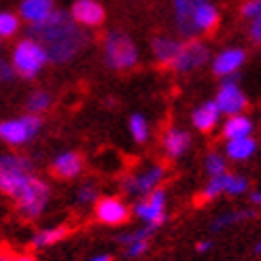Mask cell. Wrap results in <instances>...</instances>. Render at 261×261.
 Instances as JSON below:
<instances>
[{"mask_svg":"<svg viewBox=\"0 0 261 261\" xmlns=\"http://www.w3.org/2000/svg\"><path fill=\"white\" fill-rule=\"evenodd\" d=\"M49 60L47 49L34 41V38H23L15 45L13 49V56H11V64L15 72L23 79H34V76L43 70V66Z\"/></svg>","mask_w":261,"mask_h":261,"instance_id":"3957f363","label":"cell"},{"mask_svg":"<svg viewBox=\"0 0 261 261\" xmlns=\"http://www.w3.org/2000/svg\"><path fill=\"white\" fill-rule=\"evenodd\" d=\"M208 58H211V51H208V47L202 41H195V38H191V41L182 43L176 60L172 62V68L176 72L198 70V68H202L204 64L208 62Z\"/></svg>","mask_w":261,"mask_h":261,"instance_id":"30bf717a","label":"cell"},{"mask_svg":"<svg viewBox=\"0 0 261 261\" xmlns=\"http://www.w3.org/2000/svg\"><path fill=\"white\" fill-rule=\"evenodd\" d=\"M164 176H166V168L162 164H155V166H149V168H145V170L123 178L121 187L129 195L145 198V195H149L151 191L160 189V182L164 180Z\"/></svg>","mask_w":261,"mask_h":261,"instance_id":"52a82bcc","label":"cell"},{"mask_svg":"<svg viewBox=\"0 0 261 261\" xmlns=\"http://www.w3.org/2000/svg\"><path fill=\"white\" fill-rule=\"evenodd\" d=\"M206 174L208 178H213V176H221V174H225L227 172V162L225 158L221 153H208V158H206Z\"/></svg>","mask_w":261,"mask_h":261,"instance_id":"d4e9b609","label":"cell"},{"mask_svg":"<svg viewBox=\"0 0 261 261\" xmlns=\"http://www.w3.org/2000/svg\"><path fill=\"white\" fill-rule=\"evenodd\" d=\"M255 251H257V253H261V242L257 244V249H255Z\"/></svg>","mask_w":261,"mask_h":261,"instance_id":"60d3db41","label":"cell"},{"mask_svg":"<svg viewBox=\"0 0 261 261\" xmlns=\"http://www.w3.org/2000/svg\"><path fill=\"white\" fill-rule=\"evenodd\" d=\"M134 215L155 229L162 227L166 223V191L160 187L145 198H138V202L134 204Z\"/></svg>","mask_w":261,"mask_h":261,"instance_id":"ba28073f","label":"cell"},{"mask_svg":"<svg viewBox=\"0 0 261 261\" xmlns=\"http://www.w3.org/2000/svg\"><path fill=\"white\" fill-rule=\"evenodd\" d=\"M255 151H257V142L253 140V136L233 138V140H227L225 145V155L233 162H246L249 158H253Z\"/></svg>","mask_w":261,"mask_h":261,"instance_id":"7402d4cb","label":"cell"},{"mask_svg":"<svg viewBox=\"0 0 261 261\" xmlns=\"http://www.w3.org/2000/svg\"><path fill=\"white\" fill-rule=\"evenodd\" d=\"M221 193H225L223 174H221V176H213L211 180L206 182V187H204V191H202V195H204L206 200H215V198H219Z\"/></svg>","mask_w":261,"mask_h":261,"instance_id":"4dcf8cb0","label":"cell"},{"mask_svg":"<svg viewBox=\"0 0 261 261\" xmlns=\"http://www.w3.org/2000/svg\"><path fill=\"white\" fill-rule=\"evenodd\" d=\"M19 30V17L13 15V13H0V36L3 38H11L15 36Z\"/></svg>","mask_w":261,"mask_h":261,"instance_id":"83f0119b","label":"cell"},{"mask_svg":"<svg viewBox=\"0 0 261 261\" xmlns=\"http://www.w3.org/2000/svg\"><path fill=\"white\" fill-rule=\"evenodd\" d=\"M257 21H259V23H261V15H259V17H257Z\"/></svg>","mask_w":261,"mask_h":261,"instance_id":"b9f144b4","label":"cell"},{"mask_svg":"<svg viewBox=\"0 0 261 261\" xmlns=\"http://www.w3.org/2000/svg\"><path fill=\"white\" fill-rule=\"evenodd\" d=\"M70 17L85 28H96L104 21V9L96 0H76L70 9Z\"/></svg>","mask_w":261,"mask_h":261,"instance_id":"4fadbf2b","label":"cell"},{"mask_svg":"<svg viewBox=\"0 0 261 261\" xmlns=\"http://www.w3.org/2000/svg\"><path fill=\"white\" fill-rule=\"evenodd\" d=\"M251 202H253V204H261V191L251 193Z\"/></svg>","mask_w":261,"mask_h":261,"instance_id":"ab89813d","label":"cell"},{"mask_svg":"<svg viewBox=\"0 0 261 261\" xmlns=\"http://www.w3.org/2000/svg\"><path fill=\"white\" fill-rule=\"evenodd\" d=\"M127 127H129V134H132V138L136 142H147V138H149V123H147V119L140 113L129 117Z\"/></svg>","mask_w":261,"mask_h":261,"instance_id":"cb8c5ba5","label":"cell"},{"mask_svg":"<svg viewBox=\"0 0 261 261\" xmlns=\"http://www.w3.org/2000/svg\"><path fill=\"white\" fill-rule=\"evenodd\" d=\"M96 217L104 225H121L129 217V208L119 198H100L96 202Z\"/></svg>","mask_w":261,"mask_h":261,"instance_id":"8fae6325","label":"cell"},{"mask_svg":"<svg viewBox=\"0 0 261 261\" xmlns=\"http://www.w3.org/2000/svg\"><path fill=\"white\" fill-rule=\"evenodd\" d=\"M104 62L113 70H129L138 64V49L123 32H109L104 38Z\"/></svg>","mask_w":261,"mask_h":261,"instance_id":"277c9868","label":"cell"},{"mask_svg":"<svg viewBox=\"0 0 261 261\" xmlns=\"http://www.w3.org/2000/svg\"><path fill=\"white\" fill-rule=\"evenodd\" d=\"M236 81H238V74L225 76L223 83H221V87H219V91H217V98H215L221 113L227 115V117L242 113L244 107H246V94L240 89V85Z\"/></svg>","mask_w":261,"mask_h":261,"instance_id":"9c48e42d","label":"cell"},{"mask_svg":"<svg viewBox=\"0 0 261 261\" xmlns=\"http://www.w3.org/2000/svg\"><path fill=\"white\" fill-rule=\"evenodd\" d=\"M189 145H191V136L185 129H178V127H170L162 138V147L170 160H178L180 155H185Z\"/></svg>","mask_w":261,"mask_h":261,"instance_id":"ac0fdd59","label":"cell"},{"mask_svg":"<svg viewBox=\"0 0 261 261\" xmlns=\"http://www.w3.org/2000/svg\"><path fill=\"white\" fill-rule=\"evenodd\" d=\"M74 23L76 21L70 19L66 13L56 11L45 23L32 25V34L41 38L38 43L47 49L49 60L64 62L76 54V49L83 43V34L76 30Z\"/></svg>","mask_w":261,"mask_h":261,"instance_id":"6da1fadb","label":"cell"},{"mask_svg":"<svg viewBox=\"0 0 261 261\" xmlns=\"http://www.w3.org/2000/svg\"><path fill=\"white\" fill-rule=\"evenodd\" d=\"M49 198H51V189L45 180H41L38 176H32V180L25 185L19 195L15 198V204H17V213L23 217V219H36L41 217L43 211L49 204Z\"/></svg>","mask_w":261,"mask_h":261,"instance_id":"5b68a950","label":"cell"},{"mask_svg":"<svg viewBox=\"0 0 261 261\" xmlns=\"http://www.w3.org/2000/svg\"><path fill=\"white\" fill-rule=\"evenodd\" d=\"M249 34H251V41H253V43H261V23H259L257 19H253Z\"/></svg>","mask_w":261,"mask_h":261,"instance_id":"e575fe53","label":"cell"},{"mask_svg":"<svg viewBox=\"0 0 261 261\" xmlns=\"http://www.w3.org/2000/svg\"><path fill=\"white\" fill-rule=\"evenodd\" d=\"M54 13V0H21L19 5V15L32 25L45 23Z\"/></svg>","mask_w":261,"mask_h":261,"instance_id":"2e32d148","label":"cell"},{"mask_svg":"<svg viewBox=\"0 0 261 261\" xmlns=\"http://www.w3.org/2000/svg\"><path fill=\"white\" fill-rule=\"evenodd\" d=\"M3 261H36L32 255H11V257H3Z\"/></svg>","mask_w":261,"mask_h":261,"instance_id":"8d00e7d4","label":"cell"},{"mask_svg":"<svg viewBox=\"0 0 261 261\" xmlns=\"http://www.w3.org/2000/svg\"><path fill=\"white\" fill-rule=\"evenodd\" d=\"M221 117H223V113H221L219 104L213 100V102L200 104V107L193 111L191 121H193V127H198L200 132H211V129H215L219 125Z\"/></svg>","mask_w":261,"mask_h":261,"instance_id":"e0dca14e","label":"cell"},{"mask_svg":"<svg viewBox=\"0 0 261 261\" xmlns=\"http://www.w3.org/2000/svg\"><path fill=\"white\" fill-rule=\"evenodd\" d=\"M172 3H174V21L178 34L185 38H195L198 34H195L193 28V17L204 0H172Z\"/></svg>","mask_w":261,"mask_h":261,"instance_id":"7c38bea8","label":"cell"},{"mask_svg":"<svg viewBox=\"0 0 261 261\" xmlns=\"http://www.w3.org/2000/svg\"><path fill=\"white\" fill-rule=\"evenodd\" d=\"M34 176V166L28 158L21 155H3L0 158V189L5 195L15 200L19 191Z\"/></svg>","mask_w":261,"mask_h":261,"instance_id":"7a4b0ae2","label":"cell"},{"mask_svg":"<svg viewBox=\"0 0 261 261\" xmlns=\"http://www.w3.org/2000/svg\"><path fill=\"white\" fill-rule=\"evenodd\" d=\"M13 72H15V68H13V64H0V76H3V81H11L13 79Z\"/></svg>","mask_w":261,"mask_h":261,"instance_id":"d590c367","label":"cell"},{"mask_svg":"<svg viewBox=\"0 0 261 261\" xmlns=\"http://www.w3.org/2000/svg\"><path fill=\"white\" fill-rule=\"evenodd\" d=\"M147 249H149V240H138V242H132L129 246H125V255L134 259V257H140Z\"/></svg>","mask_w":261,"mask_h":261,"instance_id":"836d02e7","label":"cell"},{"mask_svg":"<svg viewBox=\"0 0 261 261\" xmlns=\"http://www.w3.org/2000/svg\"><path fill=\"white\" fill-rule=\"evenodd\" d=\"M153 231H155L153 225L140 227V229H134V231H125V233H121V236H117V242L123 244V246H129L132 242H138V240H149Z\"/></svg>","mask_w":261,"mask_h":261,"instance_id":"f1b7e54d","label":"cell"},{"mask_svg":"<svg viewBox=\"0 0 261 261\" xmlns=\"http://www.w3.org/2000/svg\"><path fill=\"white\" fill-rule=\"evenodd\" d=\"M41 117L36 113H28L15 117V119H5L0 123V138L11 147H23L25 142H30L38 129H41Z\"/></svg>","mask_w":261,"mask_h":261,"instance_id":"8992f818","label":"cell"},{"mask_svg":"<svg viewBox=\"0 0 261 261\" xmlns=\"http://www.w3.org/2000/svg\"><path fill=\"white\" fill-rule=\"evenodd\" d=\"M66 233H68L66 227H47V229L36 231L30 242H32L34 249H45V246H51V244L60 242L64 236H66Z\"/></svg>","mask_w":261,"mask_h":261,"instance_id":"603a6c76","label":"cell"},{"mask_svg":"<svg viewBox=\"0 0 261 261\" xmlns=\"http://www.w3.org/2000/svg\"><path fill=\"white\" fill-rule=\"evenodd\" d=\"M244 60H246L244 49H238V47L223 49L213 60V72L221 76V79H225L229 74H236V70L244 64Z\"/></svg>","mask_w":261,"mask_h":261,"instance_id":"5bb4252c","label":"cell"},{"mask_svg":"<svg viewBox=\"0 0 261 261\" xmlns=\"http://www.w3.org/2000/svg\"><path fill=\"white\" fill-rule=\"evenodd\" d=\"M51 107V96L47 94V91H36V94H32L28 98V111L30 113H43Z\"/></svg>","mask_w":261,"mask_h":261,"instance_id":"f546056e","label":"cell"},{"mask_svg":"<svg viewBox=\"0 0 261 261\" xmlns=\"http://www.w3.org/2000/svg\"><path fill=\"white\" fill-rule=\"evenodd\" d=\"M221 134H223V138H227V140L251 136L253 134V119L246 117L244 113L229 115L223 123V127H221Z\"/></svg>","mask_w":261,"mask_h":261,"instance_id":"ffe728a7","label":"cell"},{"mask_svg":"<svg viewBox=\"0 0 261 261\" xmlns=\"http://www.w3.org/2000/svg\"><path fill=\"white\" fill-rule=\"evenodd\" d=\"M96 195H98V191H96L94 182H83V185L76 189V204L87 206V204H91L96 200Z\"/></svg>","mask_w":261,"mask_h":261,"instance_id":"1f68e13d","label":"cell"},{"mask_svg":"<svg viewBox=\"0 0 261 261\" xmlns=\"http://www.w3.org/2000/svg\"><path fill=\"white\" fill-rule=\"evenodd\" d=\"M180 47H182V43L174 41V38H170V36H155L153 43H151L155 60H158L160 64H164V66H172V62L176 60Z\"/></svg>","mask_w":261,"mask_h":261,"instance_id":"d6986e66","label":"cell"},{"mask_svg":"<svg viewBox=\"0 0 261 261\" xmlns=\"http://www.w3.org/2000/svg\"><path fill=\"white\" fill-rule=\"evenodd\" d=\"M219 23V11L213 3H204L198 7L195 11V17H193V28H195V34H204V32H211L215 30V25Z\"/></svg>","mask_w":261,"mask_h":261,"instance_id":"44dd1931","label":"cell"},{"mask_svg":"<svg viewBox=\"0 0 261 261\" xmlns=\"http://www.w3.org/2000/svg\"><path fill=\"white\" fill-rule=\"evenodd\" d=\"M89 261H113V257L109 253H100V255H94Z\"/></svg>","mask_w":261,"mask_h":261,"instance_id":"f35d334b","label":"cell"},{"mask_svg":"<svg viewBox=\"0 0 261 261\" xmlns=\"http://www.w3.org/2000/svg\"><path fill=\"white\" fill-rule=\"evenodd\" d=\"M253 217V211H240V213H225L221 215L219 219L213 221V229H223L227 225H236L244 219H251Z\"/></svg>","mask_w":261,"mask_h":261,"instance_id":"4316f807","label":"cell"},{"mask_svg":"<svg viewBox=\"0 0 261 261\" xmlns=\"http://www.w3.org/2000/svg\"><path fill=\"white\" fill-rule=\"evenodd\" d=\"M51 170L60 178H74L83 172V158L76 151L58 153L51 162Z\"/></svg>","mask_w":261,"mask_h":261,"instance_id":"9a60e30c","label":"cell"},{"mask_svg":"<svg viewBox=\"0 0 261 261\" xmlns=\"http://www.w3.org/2000/svg\"><path fill=\"white\" fill-rule=\"evenodd\" d=\"M223 182H225V193L227 195H240L249 189V180L240 174H229L225 172L223 174Z\"/></svg>","mask_w":261,"mask_h":261,"instance_id":"484cf974","label":"cell"},{"mask_svg":"<svg viewBox=\"0 0 261 261\" xmlns=\"http://www.w3.org/2000/svg\"><path fill=\"white\" fill-rule=\"evenodd\" d=\"M240 13L246 19H257L261 15V0H244L240 7Z\"/></svg>","mask_w":261,"mask_h":261,"instance_id":"d6a6232c","label":"cell"},{"mask_svg":"<svg viewBox=\"0 0 261 261\" xmlns=\"http://www.w3.org/2000/svg\"><path fill=\"white\" fill-rule=\"evenodd\" d=\"M211 246H213V242L202 240V242L198 244V253H206V251H211Z\"/></svg>","mask_w":261,"mask_h":261,"instance_id":"74e56055","label":"cell"}]
</instances>
